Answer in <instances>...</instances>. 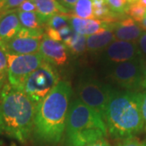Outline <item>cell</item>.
<instances>
[{"mask_svg":"<svg viewBox=\"0 0 146 146\" xmlns=\"http://www.w3.org/2000/svg\"><path fill=\"white\" fill-rule=\"evenodd\" d=\"M72 94L70 84L60 81L42 102L36 104L32 132L36 143L54 146L62 141Z\"/></svg>","mask_w":146,"mask_h":146,"instance_id":"cell-1","label":"cell"},{"mask_svg":"<svg viewBox=\"0 0 146 146\" xmlns=\"http://www.w3.org/2000/svg\"><path fill=\"white\" fill-rule=\"evenodd\" d=\"M103 119L111 137H136L145 129L141 112V94L111 88Z\"/></svg>","mask_w":146,"mask_h":146,"instance_id":"cell-2","label":"cell"},{"mask_svg":"<svg viewBox=\"0 0 146 146\" xmlns=\"http://www.w3.org/2000/svg\"><path fill=\"white\" fill-rule=\"evenodd\" d=\"M36 108L23 90L6 84L0 93V135L25 143L33 132Z\"/></svg>","mask_w":146,"mask_h":146,"instance_id":"cell-3","label":"cell"},{"mask_svg":"<svg viewBox=\"0 0 146 146\" xmlns=\"http://www.w3.org/2000/svg\"><path fill=\"white\" fill-rule=\"evenodd\" d=\"M103 119L94 110L76 99L70 105L65 128V145L84 146L107 136Z\"/></svg>","mask_w":146,"mask_h":146,"instance_id":"cell-4","label":"cell"},{"mask_svg":"<svg viewBox=\"0 0 146 146\" xmlns=\"http://www.w3.org/2000/svg\"><path fill=\"white\" fill-rule=\"evenodd\" d=\"M111 88L100 81L93 74L84 72L79 79L76 91L79 99L103 119Z\"/></svg>","mask_w":146,"mask_h":146,"instance_id":"cell-5","label":"cell"},{"mask_svg":"<svg viewBox=\"0 0 146 146\" xmlns=\"http://www.w3.org/2000/svg\"><path fill=\"white\" fill-rule=\"evenodd\" d=\"M60 82L54 66L43 60L41 66L28 77L23 91L36 104L42 102Z\"/></svg>","mask_w":146,"mask_h":146,"instance_id":"cell-6","label":"cell"},{"mask_svg":"<svg viewBox=\"0 0 146 146\" xmlns=\"http://www.w3.org/2000/svg\"><path fill=\"white\" fill-rule=\"evenodd\" d=\"M141 58L118 63L109 68L110 79L125 91L136 92L143 89V67Z\"/></svg>","mask_w":146,"mask_h":146,"instance_id":"cell-7","label":"cell"},{"mask_svg":"<svg viewBox=\"0 0 146 146\" xmlns=\"http://www.w3.org/2000/svg\"><path fill=\"white\" fill-rule=\"evenodd\" d=\"M6 54L8 63V83L14 89L23 90L28 77L41 66L44 59L39 53L25 55Z\"/></svg>","mask_w":146,"mask_h":146,"instance_id":"cell-8","label":"cell"},{"mask_svg":"<svg viewBox=\"0 0 146 146\" xmlns=\"http://www.w3.org/2000/svg\"><path fill=\"white\" fill-rule=\"evenodd\" d=\"M137 42L115 40L102 54V62L108 68L115 64L141 58Z\"/></svg>","mask_w":146,"mask_h":146,"instance_id":"cell-9","label":"cell"},{"mask_svg":"<svg viewBox=\"0 0 146 146\" xmlns=\"http://www.w3.org/2000/svg\"><path fill=\"white\" fill-rule=\"evenodd\" d=\"M39 54L43 59L55 66H63L68 62V48L63 42L54 41L45 33L42 37Z\"/></svg>","mask_w":146,"mask_h":146,"instance_id":"cell-10","label":"cell"},{"mask_svg":"<svg viewBox=\"0 0 146 146\" xmlns=\"http://www.w3.org/2000/svg\"><path fill=\"white\" fill-rule=\"evenodd\" d=\"M42 39L15 36L7 42H0L6 54L15 55L34 54L39 53Z\"/></svg>","mask_w":146,"mask_h":146,"instance_id":"cell-11","label":"cell"},{"mask_svg":"<svg viewBox=\"0 0 146 146\" xmlns=\"http://www.w3.org/2000/svg\"><path fill=\"white\" fill-rule=\"evenodd\" d=\"M110 29L113 31L116 39L125 42H136L143 33L141 25L130 17H125L119 22L110 24Z\"/></svg>","mask_w":146,"mask_h":146,"instance_id":"cell-12","label":"cell"},{"mask_svg":"<svg viewBox=\"0 0 146 146\" xmlns=\"http://www.w3.org/2000/svg\"><path fill=\"white\" fill-rule=\"evenodd\" d=\"M70 25L75 33L85 36L110 29V24L97 19H80L70 15Z\"/></svg>","mask_w":146,"mask_h":146,"instance_id":"cell-13","label":"cell"},{"mask_svg":"<svg viewBox=\"0 0 146 146\" xmlns=\"http://www.w3.org/2000/svg\"><path fill=\"white\" fill-rule=\"evenodd\" d=\"M21 29L17 10L6 12L0 17V42H7L12 39Z\"/></svg>","mask_w":146,"mask_h":146,"instance_id":"cell-14","label":"cell"},{"mask_svg":"<svg viewBox=\"0 0 146 146\" xmlns=\"http://www.w3.org/2000/svg\"><path fill=\"white\" fill-rule=\"evenodd\" d=\"M36 7V12L47 23L48 20L55 15H69L70 11L63 7L56 0H33Z\"/></svg>","mask_w":146,"mask_h":146,"instance_id":"cell-15","label":"cell"},{"mask_svg":"<svg viewBox=\"0 0 146 146\" xmlns=\"http://www.w3.org/2000/svg\"><path fill=\"white\" fill-rule=\"evenodd\" d=\"M115 38L111 29H107L106 31L86 36L87 50L92 53L102 52L110 43L115 41Z\"/></svg>","mask_w":146,"mask_h":146,"instance_id":"cell-16","label":"cell"},{"mask_svg":"<svg viewBox=\"0 0 146 146\" xmlns=\"http://www.w3.org/2000/svg\"><path fill=\"white\" fill-rule=\"evenodd\" d=\"M18 11V16L21 27L28 29H44L46 23L37 12Z\"/></svg>","mask_w":146,"mask_h":146,"instance_id":"cell-17","label":"cell"},{"mask_svg":"<svg viewBox=\"0 0 146 146\" xmlns=\"http://www.w3.org/2000/svg\"><path fill=\"white\" fill-rule=\"evenodd\" d=\"M72 16L80 19H95L93 0H78L73 7Z\"/></svg>","mask_w":146,"mask_h":146,"instance_id":"cell-18","label":"cell"},{"mask_svg":"<svg viewBox=\"0 0 146 146\" xmlns=\"http://www.w3.org/2000/svg\"><path fill=\"white\" fill-rule=\"evenodd\" d=\"M66 47L73 54H82L86 50V36L75 33L71 41L66 45Z\"/></svg>","mask_w":146,"mask_h":146,"instance_id":"cell-19","label":"cell"},{"mask_svg":"<svg viewBox=\"0 0 146 146\" xmlns=\"http://www.w3.org/2000/svg\"><path fill=\"white\" fill-rule=\"evenodd\" d=\"M146 8L141 5L137 0H133L128 3L127 8L126 10V15L137 23H141L145 14Z\"/></svg>","mask_w":146,"mask_h":146,"instance_id":"cell-20","label":"cell"},{"mask_svg":"<svg viewBox=\"0 0 146 146\" xmlns=\"http://www.w3.org/2000/svg\"><path fill=\"white\" fill-rule=\"evenodd\" d=\"M70 25V15H55L50 18L46 23V26L56 31L62 29L64 27Z\"/></svg>","mask_w":146,"mask_h":146,"instance_id":"cell-21","label":"cell"},{"mask_svg":"<svg viewBox=\"0 0 146 146\" xmlns=\"http://www.w3.org/2000/svg\"><path fill=\"white\" fill-rule=\"evenodd\" d=\"M7 76H8L7 58L4 50L0 45V93L6 84Z\"/></svg>","mask_w":146,"mask_h":146,"instance_id":"cell-22","label":"cell"},{"mask_svg":"<svg viewBox=\"0 0 146 146\" xmlns=\"http://www.w3.org/2000/svg\"><path fill=\"white\" fill-rule=\"evenodd\" d=\"M107 4L113 12L126 15V10L127 8L128 3L126 0H106Z\"/></svg>","mask_w":146,"mask_h":146,"instance_id":"cell-23","label":"cell"},{"mask_svg":"<svg viewBox=\"0 0 146 146\" xmlns=\"http://www.w3.org/2000/svg\"><path fill=\"white\" fill-rule=\"evenodd\" d=\"M26 0H7L1 9L2 14H5L6 12L11 11L17 10L19 7Z\"/></svg>","mask_w":146,"mask_h":146,"instance_id":"cell-24","label":"cell"},{"mask_svg":"<svg viewBox=\"0 0 146 146\" xmlns=\"http://www.w3.org/2000/svg\"><path fill=\"white\" fill-rule=\"evenodd\" d=\"M17 11L25 12H36V7L33 0H26L19 7Z\"/></svg>","mask_w":146,"mask_h":146,"instance_id":"cell-25","label":"cell"},{"mask_svg":"<svg viewBox=\"0 0 146 146\" xmlns=\"http://www.w3.org/2000/svg\"><path fill=\"white\" fill-rule=\"evenodd\" d=\"M117 146H143V143H141L136 137H131L123 140Z\"/></svg>","mask_w":146,"mask_h":146,"instance_id":"cell-26","label":"cell"},{"mask_svg":"<svg viewBox=\"0 0 146 146\" xmlns=\"http://www.w3.org/2000/svg\"><path fill=\"white\" fill-rule=\"evenodd\" d=\"M137 46L141 54L146 56V32H143L140 38L137 41Z\"/></svg>","mask_w":146,"mask_h":146,"instance_id":"cell-27","label":"cell"},{"mask_svg":"<svg viewBox=\"0 0 146 146\" xmlns=\"http://www.w3.org/2000/svg\"><path fill=\"white\" fill-rule=\"evenodd\" d=\"M141 112L144 120L145 130L146 131V91L145 93L141 94Z\"/></svg>","mask_w":146,"mask_h":146,"instance_id":"cell-28","label":"cell"},{"mask_svg":"<svg viewBox=\"0 0 146 146\" xmlns=\"http://www.w3.org/2000/svg\"><path fill=\"white\" fill-rule=\"evenodd\" d=\"M56 1L66 9L72 11L73 9V7L75 6L78 0H56Z\"/></svg>","mask_w":146,"mask_h":146,"instance_id":"cell-29","label":"cell"},{"mask_svg":"<svg viewBox=\"0 0 146 146\" xmlns=\"http://www.w3.org/2000/svg\"><path fill=\"white\" fill-rule=\"evenodd\" d=\"M84 146H110V144L108 143V141H106L105 138H102V139H99L98 141H94L92 143H90L89 145H86Z\"/></svg>","mask_w":146,"mask_h":146,"instance_id":"cell-30","label":"cell"},{"mask_svg":"<svg viewBox=\"0 0 146 146\" xmlns=\"http://www.w3.org/2000/svg\"><path fill=\"white\" fill-rule=\"evenodd\" d=\"M146 89V63H144L143 67V89Z\"/></svg>","mask_w":146,"mask_h":146,"instance_id":"cell-31","label":"cell"},{"mask_svg":"<svg viewBox=\"0 0 146 146\" xmlns=\"http://www.w3.org/2000/svg\"><path fill=\"white\" fill-rule=\"evenodd\" d=\"M140 25H141V27L143 29L146 30V11L145 14V16H144V18H143V20H142L141 23H140Z\"/></svg>","mask_w":146,"mask_h":146,"instance_id":"cell-32","label":"cell"},{"mask_svg":"<svg viewBox=\"0 0 146 146\" xmlns=\"http://www.w3.org/2000/svg\"><path fill=\"white\" fill-rule=\"evenodd\" d=\"M137 1H138L144 7H145L146 8V0H137Z\"/></svg>","mask_w":146,"mask_h":146,"instance_id":"cell-33","label":"cell"},{"mask_svg":"<svg viewBox=\"0 0 146 146\" xmlns=\"http://www.w3.org/2000/svg\"><path fill=\"white\" fill-rule=\"evenodd\" d=\"M6 1H7V0H0V13H2V12H1V9H2L3 4L5 3Z\"/></svg>","mask_w":146,"mask_h":146,"instance_id":"cell-34","label":"cell"},{"mask_svg":"<svg viewBox=\"0 0 146 146\" xmlns=\"http://www.w3.org/2000/svg\"><path fill=\"white\" fill-rule=\"evenodd\" d=\"M143 146H146V141H145V142L143 143Z\"/></svg>","mask_w":146,"mask_h":146,"instance_id":"cell-35","label":"cell"},{"mask_svg":"<svg viewBox=\"0 0 146 146\" xmlns=\"http://www.w3.org/2000/svg\"><path fill=\"white\" fill-rule=\"evenodd\" d=\"M127 3H130V2H131V1H133V0H126Z\"/></svg>","mask_w":146,"mask_h":146,"instance_id":"cell-36","label":"cell"},{"mask_svg":"<svg viewBox=\"0 0 146 146\" xmlns=\"http://www.w3.org/2000/svg\"><path fill=\"white\" fill-rule=\"evenodd\" d=\"M2 16H3V14H2V13H0V17H1Z\"/></svg>","mask_w":146,"mask_h":146,"instance_id":"cell-37","label":"cell"}]
</instances>
